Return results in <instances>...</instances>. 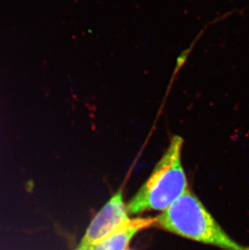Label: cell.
<instances>
[{
    "label": "cell",
    "mask_w": 249,
    "mask_h": 250,
    "mask_svg": "<svg viewBox=\"0 0 249 250\" xmlns=\"http://www.w3.org/2000/svg\"><path fill=\"white\" fill-rule=\"evenodd\" d=\"M126 250H130V249H126Z\"/></svg>",
    "instance_id": "cell-7"
},
{
    "label": "cell",
    "mask_w": 249,
    "mask_h": 250,
    "mask_svg": "<svg viewBox=\"0 0 249 250\" xmlns=\"http://www.w3.org/2000/svg\"><path fill=\"white\" fill-rule=\"evenodd\" d=\"M129 220L126 205L120 189L95 215L81 241L74 250H91Z\"/></svg>",
    "instance_id": "cell-3"
},
{
    "label": "cell",
    "mask_w": 249,
    "mask_h": 250,
    "mask_svg": "<svg viewBox=\"0 0 249 250\" xmlns=\"http://www.w3.org/2000/svg\"><path fill=\"white\" fill-rule=\"evenodd\" d=\"M242 250H249V247L248 248H245V249H243H243Z\"/></svg>",
    "instance_id": "cell-6"
},
{
    "label": "cell",
    "mask_w": 249,
    "mask_h": 250,
    "mask_svg": "<svg viewBox=\"0 0 249 250\" xmlns=\"http://www.w3.org/2000/svg\"><path fill=\"white\" fill-rule=\"evenodd\" d=\"M156 223L157 216L130 219L91 250H126L138 232L156 225Z\"/></svg>",
    "instance_id": "cell-4"
},
{
    "label": "cell",
    "mask_w": 249,
    "mask_h": 250,
    "mask_svg": "<svg viewBox=\"0 0 249 250\" xmlns=\"http://www.w3.org/2000/svg\"><path fill=\"white\" fill-rule=\"evenodd\" d=\"M190 52V49H187V50H185L183 51L180 56L177 58V60H176V69H175V73L177 72V70H179L180 67H182V65L185 62L186 59L188 58V55Z\"/></svg>",
    "instance_id": "cell-5"
},
{
    "label": "cell",
    "mask_w": 249,
    "mask_h": 250,
    "mask_svg": "<svg viewBox=\"0 0 249 250\" xmlns=\"http://www.w3.org/2000/svg\"><path fill=\"white\" fill-rule=\"evenodd\" d=\"M184 143L179 135L172 137L169 146L135 195L126 204L128 214L144 211H164L188 189L181 162Z\"/></svg>",
    "instance_id": "cell-1"
},
{
    "label": "cell",
    "mask_w": 249,
    "mask_h": 250,
    "mask_svg": "<svg viewBox=\"0 0 249 250\" xmlns=\"http://www.w3.org/2000/svg\"><path fill=\"white\" fill-rule=\"evenodd\" d=\"M156 226L180 236L221 249H243L226 233L189 189L157 216Z\"/></svg>",
    "instance_id": "cell-2"
}]
</instances>
